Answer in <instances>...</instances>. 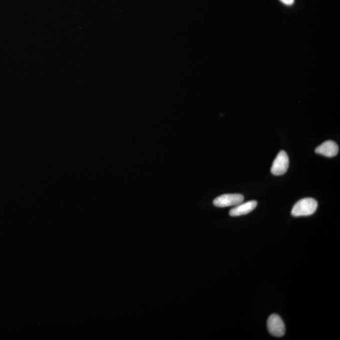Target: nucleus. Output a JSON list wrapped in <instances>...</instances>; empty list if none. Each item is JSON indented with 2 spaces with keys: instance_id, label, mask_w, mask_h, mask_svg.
I'll use <instances>...</instances> for the list:
<instances>
[{
  "instance_id": "3",
  "label": "nucleus",
  "mask_w": 340,
  "mask_h": 340,
  "mask_svg": "<svg viewBox=\"0 0 340 340\" xmlns=\"http://www.w3.org/2000/svg\"><path fill=\"white\" fill-rule=\"evenodd\" d=\"M244 196L242 194H224L220 195L214 200V206L218 207L236 206L242 203Z\"/></svg>"
},
{
  "instance_id": "4",
  "label": "nucleus",
  "mask_w": 340,
  "mask_h": 340,
  "mask_svg": "<svg viewBox=\"0 0 340 340\" xmlns=\"http://www.w3.org/2000/svg\"><path fill=\"white\" fill-rule=\"evenodd\" d=\"M267 328L270 334L274 337H282L285 335V325L279 315L274 314L269 318Z\"/></svg>"
},
{
  "instance_id": "5",
  "label": "nucleus",
  "mask_w": 340,
  "mask_h": 340,
  "mask_svg": "<svg viewBox=\"0 0 340 340\" xmlns=\"http://www.w3.org/2000/svg\"><path fill=\"white\" fill-rule=\"evenodd\" d=\"M317 154L327 156V157L332 158L337 156L339 152V147L335 142L333 141H325V143L321 144L315 150Z\"/></svg>"
},
{
  "instance_id": "1",
  "label": "nucleus",
  "mask_w": 340,
  "mask_h": 340,
  "mask_svg": "<svg viewBox=\"0 0 340 340\" xmlns=\"http://www.w3.org/2000/svg\"><path fill=\"white\" fill-rule=\"evenodd\" d=\"M318 208V202L313 198H305L294 205L291 214L294 217L308 216L314 214Z\"/></svg>"
},
{
  "instance_id": "7",
  "label": "nucleus",
  "mask_w": 340,
  "mask_h": 340,
  "mask_svg": "<svg viewBox=\"0 0 340 340\" xmlns=\"http://www.w3.org/2000/svg\"><path fill=\"white\" fill-rule=\"evenodd\" d=\"M282 3L286 4V5L291 6L294 3V0H280Z\"/></svg>"
},
{
  "instance_id": "6",
  "label": "nucleus",
  "mask_w": 340,
  "mask_h": 340,
  "mask_svg": "<svg viewBox=\"0 0 340 340\" xmlns=\"http://www.w3.org/2000/svg\"><path fill=\"white\" fill-rule=\"evenodd\" d=\"M256 201H250L245 203H241L236 206L234 208L231 209L230 215L233 217L240 216L245 215L250 213L256 208L257 206Z\"/></svg>"
},
{
  "instance_id": "2",
  "label": "nucleus",
  "mask_w": 340,
  "mask_h": 340,
  "mask_svg": "<svg viewBox=\"0 0 340 340\" xmlns=\"http://www.w3.org/2000/svg\"><path fill=\"white\" fill-rule=\"evenodd\" d=\"M289 165V158L288 154L286 151H281L272 164L271 172L276 176L285 174L288 170Z\"/></svg>"
}]
</instances>
